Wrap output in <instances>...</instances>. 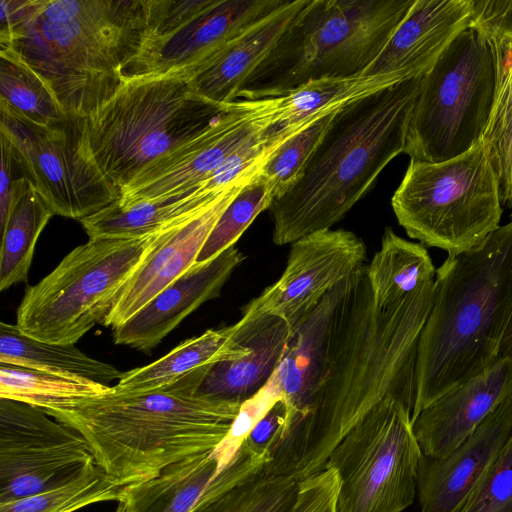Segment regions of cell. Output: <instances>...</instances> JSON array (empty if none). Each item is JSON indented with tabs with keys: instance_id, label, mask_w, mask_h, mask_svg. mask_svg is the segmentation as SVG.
<instances>
[{
	"instance_id": "6da1fadb",
	"label": "cell",
	"mask_w": 512,
	"mask_h": 512,
	"mask_svg": "<svg viewBox=\"0 0 512 512\" xmlns=\"http://www.w3.org/2000/svg\"><path fill=\"white\" fill-rule=\"evenodd\" d=\"M433 295L434 281L379 307L366 265L343 335L303 415L279 440L263 474L302 481L324 470L333 449L383 398L396 395L414 405L418 342Z\"/></svg>"
},
{
	"instance_id": "7a4b0ae2",
	"label": "cell",
	"mask_w": 512,
	"mask_h": 512,
	"mask_svg": "<svg viewBox=\"0 0 512 512\" xmlns=\"http://www.w3.org/2000/svg\"><path fill=\"white\" fill-rule=\"evenodd\" d=\"M146 27V0H1L0 50L49 85L70 118L91 115L126 82Z\"/></svg>"
},
{
	"instance_id": "3957f363",
	"label": "cell",
	"mask_w": 512,
	"mask_h": 512,
	"mask_svg": "<svg viewBox=\"0 0 512 512\" xmlns=\"http://www.w3.org/2000/svg\"><path fill=\"white\" fill-rule=\"evenodd\" d=\"M211 366L157 390L120 392L113 386L108 394L47 414L79 432L107 474L134 485L215 449L229 434L242 403L198 392Z\"/></svg>"
},
{
	"instance_id": "277c9868",
	"label": "cell",
	"mask_w": 512,
	"mask_h": 512,
	"mask_svg": "<svg viewBox=\"0 0 512 512\" xmlns=\"http://www.w3.org/2000/svg\"><path fill=\"white\" fill-rule=\"evenodd\" d=\"M422 77L338 108L296 183L269 207L276 245L330 229L404 153Z\"/></svg>"
},
{
	"instance_id": "5b68a950",
	"label": "cell",
	"mask_w": 512,
	"mask_h": 512,
	"mask_svg": "<svg viewBox=\"0 0 512 512\" xmlns=\"http://www.w3.org/2000/svg\"><path fill=\"white\" fill-rule=\"evenodd\" d=\"M511 313L512 220L436 270L418 342L412 420L496 363Z\"/></svg>"
},
{
	"instance_id": "8992f818",
	"label": "cell",
	"mask_w": 512,
	"mask_h": 512,
	"mask_svg": "<svg viewBox=\"0 0 512 512\" xmlns=\"http://www.w3.org/2000/svg\"><path fill=\"white\" fill-rule=\"evenodd\" d=\"M229 110L171 74L127 80L94 113L71 118L78 149L119 191L197 139Z\"/></svg>"
},
{
	"instance_id": "52a82bcc",
	"label": "cell",
	"mask_w": 512,
	"mask_h": 512,
	"mask_svg": "<svg viewBox=\"0 0 512 512\" xmlns=\"http://www.w3.org/2000/svg\"><path fill=\"white\" fill-rule=\"evenodd\" d=\"M414 0H308L236 100L283 96L313 80L360 77Z\"/></svg>"
},
{
	"instance_id": "ba28073f",
	"label": "cell",
	"mask_w": 512,
	"mask_h": 512,
	"mask_svg": "<svg viewBox=\"0 0 512 512\" xmlns=\"http://www.w3.org/2000/svg\"><path fill=\"white\" fill-rule=\"evenodd\" d=\"M391 205L407 235L455 256L481 243L500 225L498 178L487 147L441 162L411 160Z\"/></svg>"
},
{
	"instance_id": "9c48e42d",
	"label": "cell",
	"mask_w": 512,
	"mask_h": 512,
	"mask_svg": "<svg viewBox=\"0 0 512 512\" xmlns=\"http://www.w3.org/2000/svg\"><path fill=\"white\" fill-rule=\"evenodd\" d=\"M157 234L89 238L74 248L52 272L26 289L17 309L19 329L47 343L75 344L103 323Z\"/></svg>"
},
{
	"instance_id": "30bf717a",
	"label": "cell",
	"mask_w": 512,
	"mask_h": 512,
	"mask_svg": "<svg viewBox=\"0 0 512 512\" xmlns=\"http://www.w3.org/2000/svg\"><path fill=\"white\" fill-rule=\"evenodd\" d=\"M496 85L493 46L469 26L423 76L404 153L441 162L468 151L482 137Z\"/></svg>"
},
{
	"instance_id": "8fae6325",
	"label": "cell",
	"mask_w": 512,
	"mask_h": 512,
	"mask_svg": "<svg viewBox=\"0 0 512 512\" xmlns=\"http://www.w3.org/2000/svg\"><path fill=\"white\" fill-rule=\"evenodd\" d=\"M413 407L383 398L330 453L325 468L337 472L338 512H402L414 502L422 452Z\"/></svg>"
},
{
	"instance_id": "7c38bea8",
	"label": "cell",
	"mask_w": 512,
	"mask_h": 512,
	"mask_svg": "<svg viewBox=\"0 0 512 512\" xmlns=\"http://www.w3.org/2000/svg\"><path fill=\"white\" fill-rule=\"evenodd\" d=\"M284 1L146 0V27L126 81L171 74L187 77Z\"/></svg>"
},
{
	"instance_id": "4fadbf2b",
	"label": "cell",
	"mask_w": 512,
	"mask_h": 512,
	"mask_svg": "<svg viewBox=\"0 0 512 512\" xmlns=\"http://www.w3.org/2000/svg\"><path fill=\"white\" fill-rule=\"evenodd\" d=\"M0 115V134L18 168L54 215L80 221L120 199V191L80 153L71 118L62 125H38L3 102Z\"/></svg>"
},
{
	"instance_id": "5bb4252c",
	"label": "cell",
	"mask_w": 512,
	"mask_h": 512,
	"mask_svg": "<svg viewBox=\"0 0 512 512\" xmlns=\"http://www.w3.org/2000/svg\"><path fill=\"white\" fill-rule=\"evenodd\" d=\"M93 462L75 429L40 408L0 398V504L56 488Z\"/></svg>"
},
{
	"instance_id": "9a60e30c",
	"label": "cell",
	"mask_w": 512,
	"mask_h": 512,
	"mask_svg": "<svg viewBox=\"0 0 512 512\" xmlns=\"http://www.w3.org/2000/svg\"><path fill=\"white\" fill-rule=\"evenodd\" d=\"M363 240L346 229H325L291 244L280 278L243 307V315L269 314L293 329L337 284L363 267Z\"/></svg>"
},
{
	"instance_id": "2e32d148",
	"label": "cell",
	"mask_w": 512,
	"mask_h": 512,
	"mask_svg": "<svg viewBox=\"0 0 512 512\" xmlns=\"http://www.w3.org/2000/svg\"><path fill=\"white\" fill-rule=\"evenodd\" d=\"M365 269L366 265L337 284L292 329L283 359L273 375L287 410L281 438L303 415L343 335Z\"/></svg>"
},
{
	"instance_id": "e0dca14e",
	"label": "cell",
	"mask_w": 512,
	"mask_h": 512,
	"mask_svg": "<svg viewBox=\"0 0 512 512\" xmlns=\"http://www.w3.org/2000/svg\"><path fill=\"white\" fill-rule=\"evenodd\" d=\"M254 177L230 187L197 214L158 232L148 253L120 290L102 324L112 329L123 325L192 267L223 211Z\"/></svg>"
},
{
	"instance_id": "ac0fdd59",
	"label": "cell",
	"mask_w": 512,
	"mask_h": 512,
	"mask_svg": "<svg viewBox=\"0 0 512 512\" xmlns=\"http://www.w3.org/2000/svg\"><path fill=\"white\" fill-rule=\"evenodd\" d=\"M511 433L512 399H508L446 457L422 454L417 481L421 512H459L498 458Z\"/></svg>"
},
{
	"instance_id": "d6986e66",
	"label": "cell",
	"mask_w": 512,
	"mask_h": 512,
	"mask_svg": "<svg viewBox=\"0 0 512 512\" xmlns=\"http://www.w3.org/2000/svg\"><path fill=\"white\" fill-rule=\"evenodd\" d=\"M508 399H512V357H500L485 372L446 392L412 420L422 454L446 457Z\"/></svg>"
},
{
	"instance_id": "ffe728a7",
	"label": "cell",
	"mask_w": 512,
	"mask_h": 512,
	"mask_svg": "<svg viewBox=\"0 0 512 512\" xmlns=\"http://www.w3.org/2000/svg\"><path fill=\"white\" fill-rule=\"evenodd\" d=\"M472 0H414L362 76H424L455 38L470 26Z\"/></svg>"
},
{
	"instance_id": "44dd1931",
	"label": "cell",
	"mask_w": 512,
	"mask_h": 512,
	"mask_svg": "<svg viewBox=\"0 0 512 512\" xmlns=\"http://www.w3.org/2000/svg\"><path fill=\"white\" fill-rule=\"evenodd\" d=\"M244 258L232 246L211 261L194 264L123 325L113 329L114 343L150 352L189 314L219 297Z\"/></svg>"
},
{
	"instance_id": "7402d4cb",
	"label": "cell",
	"mask_w": 512,
	"mask_h": 512,
	"mask_svg": "<svg viewBox=\"0 0 512 512\" xmlns=\"http://www.w3.org/2000/svg\"><path fill=\"white\" fill-rule=\"evenodd\" d=\"M307 1L285 0L198 66L187 76L194 92L219 105L236 101L244 81L270 53Z\"/></svg>"
},
{
	"instance_id": "603a6c76",
	"label": "cell",
	"mask_w": 512,
	"mask_h": 512,
	"mask_svg": "<svg viewBox=\"0 0 512 512\" xmlns=\"http://www.w3.org/2000/svg\"><path fill=\"white\" fill-rule=\"evenodd\" d=\"M236 323L249 352L212 365L198 392L243 404L261 391L278 369L292 328L282 318L269 314L242 315Z\"/></svg>"
},
{
	"instance_id": "cb8c5ba5",
	"label": "cell",
	"mask_w": 512,
	"mask_h": 512,
	"mask_svg": "<svg viewBox=\"0 0 512 512\" xmlns=\"http://www.w3.org/2000/svg\"><path fill=\"white\" fill-rule=\"evenodd\" d=\"M240 100L179 161L154 178L120 193L119 205L154 199L200 185L234 151L263 135Z\"/></svg>"
},
{
	"instance_id": "d4e9b609",
	"label": "cell",
	"mask_w": 512,
	"mask_h": 512,
	"mask_svg": "<svg viewBox=\"0 0 512 512\" xmlns=\"http://www.w3.org/2000/svg\"><path fill=\"white\" fill-rule=\"evenodd\" d=\"M271 461L244 440L233 460L190 512H290L299 482L261 472Z\"/></svg>"
},
{
	"instance_id": "484cf974",
	"label": "cell",
	"mask_w": 512,
	"mask_h": 512,
	"mask_svg": "<svg viewBox=\"0 0 512 512\" xmlns=\"http://www.w3.org/2000/svg\"><path fill=\"white\" fill-rule=\"evenodd\" d=\"M404 80L396 74L313 80L280 97L241 102L252 120L272 134L302 127L349 102Z\"/></svg>"
},
{
	"instance_id": "4316f807",
	"label": "cell",
	"mask_w": 512,
	"mask_h": 512,
	"mask_svg": "<svg viewBox=\"0 0 512 512\" xmlns=\"http://www.w3.org/2000/svg\"><path fill=\"white\" fill-rule=\"evenodd\" d=\"M240 447L227 435L215 449L171 464L156 477L130 486L125 512H190Z\"/></svg>"
},
{
	"instance_id": "83f0119b",
	"label": "cell",
	"mask_w": 512,
	"mask_h": 512,
	"mask_svg": "<svg viewBox=\"0 0 512 512\" xmlns=\"http://www.w3.org/2000/svg\"><path fill=\"white\" fill-rule=\"evenodd\" d=\"M222 193H212L200 183L188 190L128 205L116 201L80 223L89 238L147 237L197 214Z\"/></svg>"
},
{
	"instance_id": "f1b7e54d",
	"label": "cell",
	"mask_w": 512,
	"mask_h": 512,
	"mask_svg": "<svg viewBox=\"0 0 512 512\" xmlns=\"http://www.w3.org/2000/svg\"><path fill=\"white\" fill-rule=\"evenodd\" d=\"M249 347L237 330V323L181 342L155 362L123 373L114 386L120 392H146L170 386L215 363L238 359Z\"/></svg>"
},
{
	"instance_id": "f546056e",
	"label": "cell",
	"mask_w": 512,
	"mask_h": 512,
	"mask_svg": "<svg viewBox=\"0 0 512 512\" xmlns=\"http://www.w3.org/2000/svg\"><path fill=\"white\" fill-rule=\"evenodd\" d=\"M0 364L51 374L90 379L102 384L120 380L124 372L92 358L75 344H54L25 335L17 324L0 323Z\"/></svg>"
},
{
	"instance_id": "4dcf8cb0",
	"label": "cell",
	"mask_w": 512,
	"mask_h": 512,
	"mask_svg": "<svg viewBox=\"0 0 512 512\" xmlns=\"http://www.w3.org/2000/svg\"><path fill=\"white\" fill-rule=\"evenodd\" d=\"M436 270L425 246L398 236L387 227L381 248L367 265L375 303L392 306L434 281Z\"/></svg>"
},
{
	"instance_id": "1f68e13d",
	"label": "cell",
	"mask_w": 512,
	"mask_h": 512,
	"mask_svg": "<svg viewBox=\"0 0 512 512\" xmlns=\"http://www.w3.org/2000/svg\"><path fill=\"white\" fill-rule=\"evenodd\" d=\"M53 212L30 180L15 181L14 199L1 228L0 290L27 282L36 242Z\"/></svg>"
},
{
	"instance_id": "d6a6232c",
	"label": "cell",
	"mask_w": 512,
	"mask_h": 512,
	"mask_svg": "<svg viewBox=\"0 0 512 512\" xmlns=\"http://www.w3.org/2000/svg\"><path fill=\"white\" fill-rule=\"evenodd\" d=\"M485 36L495 53L496 85L481 139L498 178L501 202L511 210L512 218V40L501 35Z\"/></svg>"
},
{
	"instance_id": "836d02e7",
	"label": "cell",
	"mask_w": 512,
	"mask_h": 512,
	"mask_svg": "<svg viewBox=\"0 0 512 512\" xmlns=\"http://www.w3.org/2000/svg\"><path fill=\"white\" fill-rule=\"evenodd\" d=\"M113 389L86 378L0 364V398L23 402L46 413L108 394Z\"/></svg>"
},
{
	"instance_id": "e575fe53",
	"label": "cell",
	"mask_w": 512,
	"mask_h": 512,
	"mask_svg": "<svg viewBox=\"0 0 512 512\" xmlns=\"http://www.w3.org/2000/svg\"><path fill=\"white\" fill-rule=\"evenodd\" d=\"M0 102L38 125L70 119L47 82L10 49L0 50Z\"/></svg>"
},
{
	"instance_id": "d590c367",
	"label": "cell",
	"mask_w": 512,
	"mask_h": 512,
	"mask_svg": "<svg viewBox=\"0 0 512 512\" xmlns=\"http://www.w3.org/2000/svg\"><path fill=\"white\" fill-rule=\"evenodd\" d=\"M127 485L93 462L68 482L35 495L0 504V512H75L106 501L124 503Z\"/></svg>"
},
{
	"instance_id": "8d00e7d4",
	"label": "cell",
	"mask_w": 512,
	"mask_h": 512,
	"mask_svg": "<svg viewBox=\"0 0 512 512\" xmlns=\"http://www.w3.org/2000/svg\"><path fill=\"white\" fill-rule=\"evenodd\" d=\"M275 198L274 187L259 172L223 211L206 239L195 264L211 261L234 246L244 231Z\"/></svg>"
},
{
	"instance_id": "74e56055",
	"label": "cell",
	"mask_w": 512,
	"mask_h": 512,
	"mask_svg": "<svg viewBox=\"0 0 512 512\" xmlns=\"http://www.w3.org/2000/svg\"><path fill=\"white\" fill-rule=\"evenodd\" d=\"M336 110L323 114L291 135L264 162L259 173L273 185L274 199L282 196L299 179Z\"/></svg>"
},
{
	"instance_id": "f35d334b",
	"label": "cell",
	"mask_w": 512,
	"mask_h": 512,
	"mask_svg": "<svg viewBox=\"0 0 512 512\" xmlns=\"http://www.w3.org/2000/svg\"><path fill=\"white\" fill-rule=\"evenodd\" d=\"M459 512H512V433Z\"/></svg>"
},
{
	"instance_id": "ab89813d",
	"label": "cell",
	"mask_w": 512,
	"mask_h": 512,
	"mask_svg": "<svg viewBox=\"0 0 512 512\" xmlns=\"http://www.w3.org/2000/svg\"><path fill=\"white\" fill-rule=\"evenodd\" d=\"M339 480L334 468H325L302 481L290 512H338Z\"/></svg>"
},
{
	"instance_id": "60d3db41",
	"label": "cell",
	"mask_w": 512,
	"mask_h": 512,
	"mask_svg": "<svg viewBox=\"0 0 512 512\" xmlns=\"http://www.w3.org/2000/svg\"><path fill=\"white\" fill-rule=\"evenodd\" d=\"M470 26L512 40V0H472Z\"/></svg>"
},
{
	"instance_id": "b9f144b4",
	"label": "cell",
	"mask_w": 512,
	"mask_h": 512,
	"mask_svg": "<svg viewBox=\"0 0 512 512\" xmlns=\"http://www.w3.org/2000/svg\"><path fill=\"white\" fill-rule=\"evenodd\" d=\"M287 410L282 399L276 401L253 426L245 441L258 453L272 452L279 442L286 423Z\"/></svg>"
},
{
	"instance_id": "7bdbcfd3",
	"label": "cell",
	"mask_w": 512,
	"mask_h": 512,
	"mask_svg": "<svg viewBox=\"0 0 512 512\" xmlns=\"http://www.w3.org/2000/svg\"><path fill=\"white\" fill-rule=\"evenodd\" d=\"M1 176H0V228L5 224L13 204L15 181L14 168L16 162L12 148L5 136L0 134Z\"/></svg>"
},
{
	"instance_id": "ee69618b",
	"label": "cell",
	"mask_w": 512,
	"mask_h": 512,
	"mask_svg": "<svg viewBox=\"0 0 512 512\" xmlns=\"http://www.w3.org/2000/svg\"><path fill=\"white\" fill-rule=\"evenodd\" d=\"M500 357H512V313L500 345Z\"/></svg>"
},
{
	"instance_id": "f6af8a7d",
	"label": "cell",
	"mask_w": 512,
	"mask_h": 512,
	"mask_svg": "<svg viewBox=\"0 0 512 512\" xmlns=\"http://www.w3.org/2000/svg\"><path fill=\"white\" fill-rule=\"evenodd\" d=\"M115 512H125V505L123 503H119Z\"/></svg>"
}]
</instances>
